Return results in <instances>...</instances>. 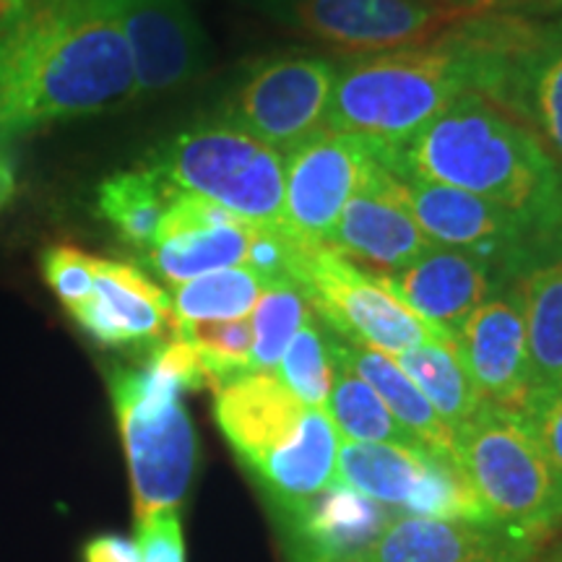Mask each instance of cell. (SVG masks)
<instances>
[{
    "instance_id": "14",
    "label": "cell",
    "mask_w": 562,
    "mask_h": 562,
    "mask_svg": "<svg viewBox=\"0 0 562 562\" xmlns=\"http://www.w3.org/2000/svg\"><path fill=\"white\" fill-rule=\"evenodd\" d=\"M256 227L214 201L178 191L144 263L170 284H186L203 273L243 266Z\"/></svg>"
},
{
    "instance_id": "32",
    "label": "cell",
    "mask_w": 562,
    "mask_h": 562,
    "mask_svg": "<svg viewBox=\"0 0 562 562\" xmlns=\"http://www.w3.org/2000/svg\"><path fill=\"white\" fill-rule=\"evenodd\" d=\"M172 336L193 344L199 351L203 368L209 372L211 389H220L232 378L250 372V351H252V328L250 318L235 321H203L186 323V326L172 328Z\"/></svg>"
},
{
    "instance_id": "17",
    "label": "cell",
    "mask_w": 562,
    "mask_h": 562,
    "mask_svg": "<svg viewBox=\"0 0 562 562\" xmlns=\"http://www.w3.org/2000/svg\"><path fill=\"white\" fill-rule=\"evenodd\" d=\"M383 281L412 313L446 339H453L474 307L505 286L487 258L446 245H432L417 261L389 273Z\"/></svg>"
},
{
    "instance_id": "18",
    "label": "cell",
    "mask_w": 562,
    "mask_h": 562,
    "mask_svg": "<svg viewBox=\"0 0 562 562\" xmlns=\"http://www.w3.org/2000/svg\"><path fill=\"white\" fill-rule=\"evenodd\" d=\"M76 323L102 347L157 344L172 331V300L136 266L94 261V290L76 311Z\"/></svg>"
},
{
    "instance_id": "16",
    "label": "cell",
    "mask_w": 562,
    "mask_h": 562,
    "mask_svg": "<svg viewBox=\"0 0 562 562\" xmlns=\"http://www.w3.org/2000/svg\"><path fill=\"white\" fill-rule=\"evenodd\" d=\"M128 42L136 94L191 81L206 63V37L188 0H112Z\"/></svg>"
},
{
    "instance_id": "21",
    "label": "cell",
    "mask_w": 562,
    "mask_h": 562,
    "mask_svg": "<svg viewBox=\"0 0 562 562\" xmlns=\"http://www.w3.org/2000/svg\"><path fill=\"white\" fill-rule=\"evenodd\" d=\"M476 94L487 97L537 133L554 161L562 165V40L558 34L537 50L490 68Z\"/></svg>"
},
{
    "instance_id": "29",
    "label": "cell",
    "mask_w": 562,
    "mask_h": 562,
    "mask_svg": "<svg viewBox=\"0 0 562 562\" xmlns=\"http://www.w3.org/2000/svg\"><path fill=\"white\" fill-rule=\"evenodd\" d=\"M266 284L245 266L211 271L178 284L172 292V328L203 321L248 318Z\"/></svg>"
},
{
    "instance_id": "31",
    "label": "cell",
    "mask_w": 562,
    "mask_h": 562,
    "mask_svg": "<svg viewBox=\"0 0 562 562\" xmlns=\"http://www.w3.org/2000/svg\"><path fill=\"white\" fill-rule=\"evenodd\" d=\"M277 378L300 398L307 409H323L334 385V357H331V331L318 315L307 313L300 331L294 334L281 362Z\"/></svg>"
},
{
    "instance_id": "34",
    "label": "cell",
    "mask_w": 562,
    "mask_h": 562,
    "mask_svg": "<svg viewBox=\"0 0 562 562\" xmlns=\"http://www.w3.org/2000/svg\"><path fill=\"white\" fill-rule=\"evenodd\" d=\"M136 542L140 562H186V537L178 508L138 518Z\"/></svg>"
},
{
    "instance_id": "10",
    "label": "cell",
    "mask_w": 562,
    "mask_h": 562,
    "mask_svg": "<svg viewBox=\"0 0 562 562\" xmlns=\"http://www.w3.org/2000/svg\"><path fill=\"white\" fill-rule=\"evenodd\" d=\"M398 182L412 220L430 243L487 258L505 284L531 269L529 232L516 214L440 182L419 178H398Z\"/></svg>"
},
{
    "instance_id": "6",
    "label": "cell",
    "mask_w": 562,
    "mask_h": 562,
    "mask_svg": "<svg viewBox=\"0 0 562 562\" xmlns=\"http://www.w3.org/2000/svg\"><path fill=\"white\" fill-rule=\"evenodd\" d=\"M149 167L175 191L214 201L258 227H284V157L250 133L232 125L180 133Z\"/></svg>"
},
{
    "instance_id": "8",
    "label": "cell",
    "mask_w": 562,
    "mask_h": 562,
    "mask_svg": "<svg viewBox=\"0 0 562 562\" xmlns=\"http://www.w3.org/2000/svg\"><path fill=\"white\" fill-rule=\"evenodd\" d=\"M334 79V63L313 55L258 63L224 104L227 125L290 154L323 128Z\"/></svg>"
},
{
    "instance_id": "13",
    "label": "cell",
    "mask_w": 562,
    "mask_h": 562,
    "mask_svg": "<svg viewBox=\"0 0 562 562\" xmlns=\"http://www.w3.org/2000/svg\"><path fill=\"white\" fill-rule=\"evenodd\" d=\"M463 370L482 402L524 412L531 396L524 307L516 286L492 292L453 336Z\"/></svg>"
},
{
    "instance_id": "19",
    "label": "cell",
    "mask_w": 562,
    "mask_h": 562,
    "mask_svg": "<svg viewBox=\"0 0 562 562\" xmlns=\"http://www.w3.org/2000/svg\"><path fill=\"white\" fill-rule=\"evenodd\" d=\"M539 550L492 524L393 516L364 562H533Z\"/></svg>"
},
{
    "instance_id": "39",
    "label": "cell",
    "mask_w": 562,
    "mask_h": 562,
    "mask_svg": "<svg viewBox=\"0 0 562 562\" xmlns=\"http://www.w3.org/2000/svg\"><path fill=\"white\" fill-rule=\"evenodd\" d=\"M13 193H16V165L9 151L0 149V209L13 199Z\"/></svg>"
},
{
    "instance_id": "22",
    "label": "cell",
    "mask_w": 562,
    "mask_h": 562,
    "mask_svg": "<svg viewBox=\"0 0 562 562\" xmlns=\"http://www.w3.org/2000/svg\"><path fill=\"white\" fill-rule=\"evenodd\" d=\"M339 432L323 409H305L297 432L286 446L252 463L250 474L273 510L300 508L336 480Z\"/></svg>"
},
{
    "instance_id": "26",
    "label": "cell",
    "mask_w": 562,
    "mask_h": 562,
    "mask_svg": "<svg viewBox=\"0 0 562 562\" xmlns=\"http://www.w3.org/2000/svg\"><path fill=\"white\" fill-rule=\"evenodd\" d=\"M178 191L154 167L117 172L100 186V214L121 240L146 252L157 240V232Z\"/></svg>"
},
{
    "instance_id": "36",
    "label": "cell",
    "mask_w": 562,
    "mask_h": 562,
    "mask_svg": "<svg viewBox=\"0 0 562 562\" xmlns=\"http://www.w3.org/2000/svg\"><path fill=\"white\" fill-rule=\"evenodd\" d=\"M531 266L562 258V165L558 161V188H554L552 203L529 237Z\"/></svg>"
},
{
    "instance_id": "23",
    "label": "cell",
    "mask_w": 562,
    "mask_h": 562,
    "mask_svg": "<svg viewBox=\"0 0 562 562\" xmlns=\"http://www.w3.org/2000/svg\"><path fill=\"white\" fill-rule=\"evenodd\" d=\"M328 328V326H326ZM331 331V328H328ZM331 355L344 364H349L362 381L372 385V391L383 398L389 406L393 419L419 442L422 448L440 453H456L453 451V430L442 422V417L435 412V406L427 402L425 393L412 383V378L398 368L385 351L370 349L364 344H351L341 336L331 331Z\"/></svg>"
},
{
    "instance_id": "2",
    "label": "cell",
    "mask_w": 562,
    "mask_h": 562,
    "mask_svg": "<svg viewBox=\"0 0 562 562\" xmlns=\"http://www.w3.org/2000/svg\"><path fill=\"white\" fill-rule=\"evenodd\" d=\"M372 146L398 178L440 182L497 203L524 222L529 237L558 188V161L537 133L476 91L456 97L404 144Z\"/></svg>"
},
{
    "instance_id": "5",
    "label": "cell",
    "mask_w": 562,
    "mask_h": 562,
    "mask_svg": "<svg viewBox=\"0 0 562 562\" xmlns=\"http://www.w3.org/2000/svg\"><path fill=\"white\" fill-rule=\"evenodd\" d=\"M453 451L492 524L537 544L562 526V474L521 414L482 402L453 430Z\"/></svg>"
},
{
    "instance_id": "24",
    "label": "cell",
    "mask_w": 562,
    "mask_h": 562,
    "mask_svg": "<svg viewBox=\"0 0 562 562\" xmlns=\"http://www.w3.org/2000/svg\"><path fill=\"white\" fill-rule=\"evenodd\" d=\"M430 448L341 440L336 480L391 508L412 510L430 472Z\"/></svg>"
},
{
    "instance_id": "37",
    "label": "cell",
    "mask_w": 562,
    "mask_h": 562,
    "mask_svg": "<svg viewBox=\"0 0 562 562\" xmlns=\"http://www.w3.org/2000/svg\"><path fill=\"white\" fill-rule=\"evenodd\" d=\"M83 562H140L138 542L121 533H100L83 547Z\"/></svg>"
},
{
    "instance_id": "28",
    "label": "cell",
    "mask_w": 562,
    "mask_h": 562,
    "mask_svg": "<svg viewBox=\"0 0 562 562\" xmlns=\"http://www.w3.org/2000/svg\"><path fill=\"white\" fill-rule=\"evenodd\" d=\"M334 357V355H331ZM328 419L334 422L336 432L344 440L355 442H391V446L422 448L409 432L393 419L383 398L372 391L368 381H362L349 364L334 357V385L328 402L323 406Z\"/></svg>"
},
{
    "instance_id": "7",
    "label": "cell",
    "mask_w": 562,
    "mask_h": 562,
    "mask_svg": "<svg viewBox=\"0 0 562 562\" xmlns=\"http://www.w3.org/2000/svg\"><path fill=\"white\" fill-rule=\"evenodd\" d=\"M292 281L313 313L351 344L396 357L440 336L385 286L383 277L360 269L328 245H302Z\"/></svg>"
},
{
    "instance_id": "40",
    "label": "cell",
    "mask_w": 562,
    "mask_h": 562,
    "mask_svg": "<svg viewBox=\"0 0 562 562\" xmlns=\"http://www.w3.org/2000/svg\"><path fill=\"white\" fill-rule=\"evenodd\" d=\"M440 3L453 5V9L463 11L467 16H482V13L497 11V0H440Z\"/></svg>"
},
{
    "instance_id": "12",
    "label": "cell",
    "mask_w": 562,
    "mask_h": 562,
    "mask_svg": "<svg viewBox=\"0 0 562 562\" xmlns=\"http://www.w3.org/2000/svg\"><path fill=\"white\" fill-rule=\"evenodd\" d=\"M432 245L406 209L402 182L375 159L360 188L349 195L328 248L364 271L389 277L417 261Z\"/></svg>"
},
{
    "instance_id": "1",
    "label": "cell",
    "mask_w": 562,
    "mask_h": 562,
    "mask_svg": "<svg viewBox=\"0 0 562 562\" xmlns=\"http://www.w3.org/2000/svg\"><path fill=\"white\" fill-rule=\"evenodd\" d=\"M136 97L112 0H0V146Z\"/></svg>"
},
{
    "instance_id": "38",
    "label": "cell",
    "mask_w": 562,
    "mask_h": 562,
    "mask_svg": "<svg viewBox=\"0 0 562 562\" xmlns=\"http://www.w3.org/2000/svg\"><path fill=\"white\" fill-rule=\"evenodd\" d=\"M497 11L552 13V11H562V0H497Z\"/></svg>"
},
{
    "instance_id": "4",
    "label": "cell",
    "mask_w": 562,
    "mask_h": 562,
    "mask_svg": "<svg viewBox=\"0 0 562 562\" xmlns=\"http://www.w3.org/2000/svg\"><path fill=\"white\" fill-rule=\"evenodd\" d=\"M469 91L467 63L442 42L360 53L336 68L323 128L398 146Z\"/></svg>"
},
{
    "instance_id": "35",
    "label": "cell",
    "mask_w": 562,
    "mask_h": 562,
    "mask_svg": "<svg viewBox=\"0 0 562 562\" xmlns=\"http://www.w3.org/2000/svg\"><path fill=\"white\" fill-rule=\"evenodd\" d=\"M521 414L524 425L537 438L547 459L562 474V389L531 393Z\"/></svg>"
},
{
    "instance_id": "30",
    "label": "cell",
    "mask_w": 562,
    "mask_h": 562,
    "mask_svg": "<svg viewBox=\"0 0 562 562\" xmlns=\"http://www.w3.org/2000/svg\"><path fill=\"white\" fill-rule=\"evenodd\" d=\"M250 313V368L256 372H273L279 368L281 355L290 347L294 334L305 323L311 305H307L300 286L292 279H284L266 286Z\"/></svg>"
},
{
    "instance_id": "3",
    "label": "cell",
    "mask_w": 562,
    "mask_h": 562,
    "mask_svg": "<svg viewBox=\"0 0 562 562\" xmlns=\"http://www.w3.org/2000/svg\"><path fill=\"white\" fill-rule=\"evenodd\" d=\"M108 383L128 456L136 521L180 508L199 463V438L182 393L209 385L199 351L172 336L154 344L138 368L112 370Z\"/></svg>"
},
{
    "instance_id": "33",
    "label": "cell",
    "mask_w": 562,
    "mask_h": 562,
    "mask_svg": "<svg viewBox=\"0 0 562 562\" xmlns=\"http://www.w3.org/2000/svg\"><path fill=\"white\" fill-rule=\"evenodd\" d=\"M94 256L70 245L50 248L42 258V273H45L47 286L55 292L66 311H76L83 300L94 290Z\"/></svg>"
},
{
    "instance_id": "11",
    "label": "cell",
    "mask_w": 562,
    "mask_h": 562,
    "mask_svg": "<svg viewBox=\"0 0 562 562\" xmlns=\"http://www.w3.org/2000/svg\"><path fill=\"white\" fill-rule=\"evenodd\" d=\"M297 24L344 53L425 47L472 19L440 0H297Z\"/></svg>"
},
{
    "instance_id": "41",
    "label": "cell",
    "mask_w": 562,
    "mask_h": 562,
    "mask_svg": "<svg viewBox=\"0 0 562 562\" xmlns=\"http://www.w3.org/2000/svg\"><path fill=\"white\" fill-rule=\"evenodd\" d=\"M542 562H562V544L554 547V550L547 554V558Z\"/></svg>"
},
{
    "instance_id": "20",
    "label": "cell",
    "mask_w": 562,
    "mask_h": 562,
    "mask_svg": "<svg viewBox=\"0 0 562 562\" xmlns=\"http://www.w3.org/2000/svg\"><path fill=\"white\" fill-rule=\"evenodd\" d=\"M214 393L216 425L248 469L286 446L307 409L271 372H243Z\"/></svg>"
},
{
    "instance_id": "42",
    "label": "cell",
    "mask_w": 562,
    "mask_h": 562,
    "mask_svg": "<svg viewBox=\"0 0 562 562\" xmlns=\"http://www.w3.org/2000/svg\"><path fill=\"white\" fill-rule=\"evenodd\" d=\"M552 30H554V34H558V40H562V19L558 21V24L552 26Z\"/></svg>"
},
{
    "instance_id": "25",
    "label": "cell",
    "mask_w": 562,
    "mask_h": 562,
    "mask_svg": "<svg viewBox=\"0 0 562 562\" xmlns=\"http://www.w3.org/2000/svg\"><path fill=\"white\" fill-rule=\"evenodd\" d=\"M529 347L531 393L562 389V258L531 266L513 281Z\"/></svg>"
},
{
    "instance_id": "9",
    "label": "cell",
    "mask_w": 562,
    "mask_h": 562,
    "mask_svg": "<svg viewBox=\"0 0 562 562\" xmlns=\"http://www.w3.org/2000/svg\"><path fill=\"white\" fill-rule=\"evenodd\" d=\"M372 140L321 128L284 159V229L305 245H328L349 195L375 161Z\"/></svg>"
},
{
    "instance_id": "15",
    "label": "cell",
    "mask_w": 562,
    "mask_h": 562,
    "mask_svg": "<svg viewBox=\"0 0 562 562\" xmlns=\"http://www.w3.org/2000/svg\"><path fill=\"white\" fill-rule=\"evenodd\" d=\"M383 503L334 480L300 508L277 513L290 562H364L391 524Z\"/></svg>"
},
{
    "instance_id": "27",
    "label": "cell",
    "mask_w": 562,
    "mask_h": 562,
    "mask_svg": "<svg viewBox=\"0 0 562 562\" xmlns=\"http://www.w3.org/2000/svg\"><path fill=\"white\" fill-rule=\"evenodd\" d=\"M393 360L398 362L412 383L425 393V398L435 406L451 430H459L482 406V396L476 393L472 378L463 370V362L453 339H427L417 347L402 351Z\"/></svg>"
}]
</instances>
